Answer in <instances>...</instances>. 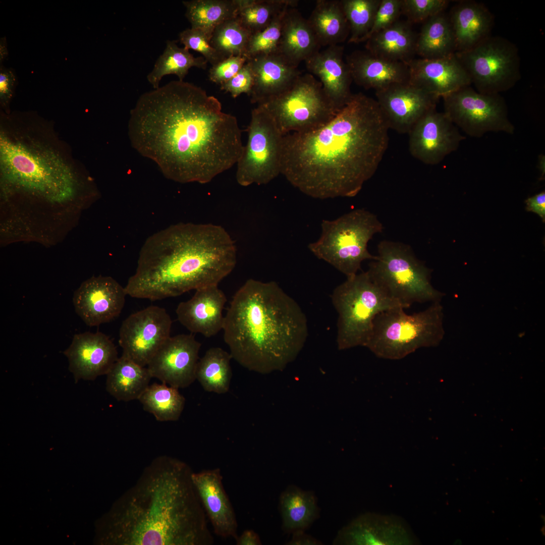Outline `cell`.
I'll list each match as a JSON object with an SVG mask.
<instances>
[{"label": "cell", "instance_id": "obj_52", "mask_svg": "<svg viewBox=\"0 0 545 545\" xmlns=\"http://www.w3.org/2000/svg\"><path fill=\"white\" fill-rule=\"evenodd\" d=\"M537 166L538 169L540 172L541 178L542 179L545 174V156L544 155L541 154L538 156Z\"/></svg>", "mask_w": 545, "mask_h": 545}, {"label": "cell", "instance_id": "obj_21", "mask_svg": "<svg viewBox=\"0 0 545 545\" xmlns=\"http://www.w3.org/2000/svg\"><path fill=\"white\" fill-rule=\"evenodd\" d=\"M411 531L400 519L366 513L338 532L333 544H406L414 542Z\"/></svg>", "mask_w": 545, "mask_h": 545}, {"label": "cell", "instance_id": "obj_22", "mask_svg": "<svg viewBox=\"0 0 545 545\" xmlns=\"http://www.w3.org/2000/svg\"><path fill=\"white\" fill-rule=\"evenodd\" d=\"M409 82L440 98L471 85L455 53L434 59H413L408 63Z\"/></svg>", "mask_w": 545, "mask_h": 545}, {"label": "cell", "instance_id": "obj_10", "mask_svg": "<svg viewBox=\"0 0 545 545\" xmlns=\"http://www.w3.org/2000/svg\"><path fill=\"white\" fill-rule=\"evenodd\" d=\"M377 249L367 271L390 297L405 308L416 302L440 301L443 295L431 285V270L408 245L384 240Z\"/></svg>", "mask_w": 545, "mask_h": 545}, {"label": "cell", "instance_id": "obj_4", "mask_svg": "<svg viewBox=\"0 0 545 545\" xmlns=\"http://www.w3.org/2000/svg\"><path fill=\"white\" fill-rule=\"evenodd\" d=\"M237 262L234 241L222 226L179 223L144 243L127 295L151 301L180 296L219 283Z\"/></svg>", "mask_w": 545, "mask_h": 545}, {"label": "cell", "instance_id": "obj_28", "mask_svg": "<svg viewBox=\"0 0 545 545\" xmlns=\"http://www.w3.org/2000/svg\"><path fill=\"white\" fill-rule=\"evenodd\" d=\"M448 17L455 38L456 53L469 50L491 35L494 18L482 3L462 1L452 8Z\"/></svg>", "mask_w": 545, "mask_h": 545}, {"label": "cell", "instance_id": "obj_27", "mask_svg": "<svg viewBox=\"0 0 545 545\" xmlns=\"http://www.w3.org/2000/svg\"><path fill=\"white\" fill-rule=\"evenodd\" d=\"M353 81L365 89L377 90L392 84L409 82L406 63L376 57L367 50H357L346 58Z\"/></svg>", "mask_w": 545, "mask_h": 545}, {"label": "cell", "instance_id": "obj_9", "mask_svg": "<svg viewBox=\"0 0 545 545\" xmlns=\"http://www.w3.org/2000/svg\"><path fill=\"white\" fill-rule=\"evenodd\" d=\"M321 226L320 238L308 248L347 278L357 274L363 260L376 258L368 252L367 244L383 226L373 213L357 209L335 220H323Z\"/></svg>", "mask_w": 545, "mask_h": 545}, {"label": "cell", "instance_id": "obj_30", "mask_svg": "<svg viewBox=\"0 0 545 545\" xmlns=\"http://www.w3.org/2000/svg\"><path fill=\"white\" fill-rule=\"evenodd\" d=\"M417 35L406 21L398 20L365 42L366 50L386 60L408 63L416 54Z\"/></svg>", "mask_w": 545, "mask_h": 545}, {"label": "cell", "instance_id": "obj_40", "mask_svg": "<svg viewBox=\"0 0 545 545\" xmlns=\"http://www.w3.org/2000/svg\"><path fill=\"white\" fill-rule=\"evenodd\" d=\"M251 33L236 17L227 20L213 31L210 44L224 58L244 56Z\"/></svg>", "mask_w": 545, "mask_h": 545}, {"label": "cell", "instance_id": "obj_43", "mask_svg": "<svg viewBox=\"0 0 545 545\" xmlns=\"http://www.w3.org/2000/svg\"><path fill=\"white\" fill-rule=\"evenodd\" d=\"M211 37L204 31L195 28H187L179 34V40L184 47L200 53L206 61L213 66L224 59L210 44Z\"/></svg>", "mask_w": 545, "mask_h": 545}, {"label": "cell", "instance_id": "obj_45", "mask_svg": "<svg viewBox=\"0 0 545 545\" xmlns=\"http://www.w3.org/2000/svg\"><path fill=\"white\" fill-rule=\"evenodd\" d=\"M401 14L402 0H381L371 29L360 42H365L373 34L393 25Z\"/></svg>", "mask_w": 545, "mask_h": 545}, {"label": "cell", "instance_id": "obj_7", "mask_svg": "<svg viewBox=\"0 0 545 545\" xmlns=\"http://www.w3.org/2000/svg\"><path fill=\"white\" fill-rule=\"evenodd\" d=\"M404 309L384 311L374 319L365 346L377 356L402 359L420 348L437 346L442 340L443 312L439 301L411 314L405 313Z\"/></svg>", "mask_w": 545, "mask_h": 545}, {"label": "cell", "instance_id": "obj_44", "mask_svg": "<svg viewBox=\"0 0 545 545\" xmlns=\"http://www.w3.org/2000/svg\"><path fill=\"white\" fill-rule=\"evenodd\" d=\"M447 0H402V14L410 23H419L443 13Z\"/></svg>", "mask_w": 545, "mask_h": 545}, {"label": "cell", "instance_id": "obj_37", "mask_svg": "<svg viewBox=\"0 0 545 545\" xmlns=\"http://www.w3.org/2000/svg\"><path fill=\"white\" fill-rule=\"evenodd\" d=\"M182 3L191 27L202 30L211 37L217 26L236 17L238 9L237 0H191Z\"/></svg>", "mask_w": 545, "mask_h": 545}, {"label": "cell", "instance_id": "obj_12", "mask_svg": "<svg viewBox=\"0 0 545 545\" xmlns=\"http://www.w3.org/2000/svg\"><path fill=\"white\" fill-rule=\"evenodd\" d=\"M479 92L500 94L521 78L516 45L507 38L490 35L471 49L455 53Z\"/></svg>", "mask_w": 545, "mask_h": 545}, {"label": "cell", "instance_id": "obj_14", "mask_svg": "<svg viewBox=\"0 0 545 545\" xmlns=\"http://www.w3.org/2000/svg\"><path fill=\"white\" fill-rule=\"evenodd\" d=\"M444 113L466 134L479 138L489 132L513 134L515 127L500 94H484L470 85L442 97Z\"/></svg>", "mask_w": 545, "mask_h": 545}, {"label": "cell", "instance_id": "obj_1", "mask_svg": "<svg viewBox=\"0 0 545 545\" xmlns=\"http://www.w3.org/2000/svg\"><path fill=\"white\" fill-rule=\"evenodd\" d=\"M128 135L134 148L181 183L210 182L237 164L244 146L237 118L219 100L179 80L139 97Z\"/></svg>", "mask_w": 545, "mask_h": 545}, {"label": "cell", "instance_id": "obj_20", "mask_svg": "<svg viewBox=\"0 0 545 545\" xmlns=\"http://www.w3.org/2000/svg\"><path fill=\"white\" fill-rule=\"evenodd\" d=\"M69 369L76 381L93 380L106 374L118 359V351L106 335L97 332L75 334L70 346L64 352Z\"/></svg>", "mask_w": 545, "mask_h": 545}, {"label": "cell", "instance_id": "obj_42", "mask_svg": "<svg viewBox=\"0 0 545 545\" xmlns=\"http://www.w3.org/2000/svg\"><path fill=\"white\" fill-rule=\"evenodd\" d=\"M289 7H292L286 8L265 29L251 34L244 55L247 61L257 56L278 52L283 20L285 12Z\"/></svg>", "mask_w": 545, "mask_h": 545}, {"label": "cell", "instance_id": "obj_29", "mask_svg": "<svg viewBox=\"0 0 545 545\" xmlns=\"http://www.w3.org/2000/svg\"><path fill=\"white\" fill-rule=\"evenodd\" d=\"M320 48L307 19L295 7L288 8L283 20L278 52L298 67Z\"/></svg>", "mask_w": 545, "mask_h": 545}, {"label": "cell", "instance_id": "obj_15", "mask_svg": "<svg viewBox=\"0 0 545 545\" xmlns=\"http://www.w3.org/2000/svg\"><path fill=\"white\" fill-rule=\"evenodd\" d=\"M172 320L166 310L149 306L127 317L119 331V344L122 356L147 366L171 336Z\"/></svg>", "mask_w": 545, "mask_h": 545}, {"label": "cell", "instance_id": "obj_25", "mask_svg": "<svg viewBox=\"0 0 545 545\" xmlns=\"http://www.w3.org/2000/svg\"><path fill=\"white\" fill-rule=\"evenodd\" d=\"M343 56L344 47L339 44L328 46L304 62L310 74L319 79L326 95L339 111L353 95L350 90L353 79Z\"/></svg>", "mask_w": 545, "mask_h": 545}, {"label": "cell", "instance_id": "obj_3", "mask_svg": "<svg viewBox=\"0 0 545 545\" xmlns=\"http://www.w3.org/2000/svg\"><path fill=\"white\" fill-rule=\"evenodd\" d=\"M193 472L177 458H154L115 503L105 539L115 545L213 544Z\"/></svg>", "mask_w": 545, "mask_h": 545}, {"label": "cell", "instance_id": "obj_49", "mask_svg": "<svg viewBox=\"0 0 545 545\" xmlns=\"http://www.w3.org/2000/svg\"><path fill=\"white\" fill-rule=\"evenodd\" d=\"M526 210L537 214L542 220H545V192L542 191L525 200Z\"/></svg>", "mask_w": 545, "mask_h": 545}, {"label": "cell", "instance_id": "obj_33", "mask_svg": "<svg viewBox=\"0 0 545 545\" xmlns=\"http://www.w3.org/2000/svg\"><path fill=\"white\" fill-rule=\"evenodd\" d=\"M307 20L321 47L339 45L350 35L341 1H316Z\"/></svg>", "mask_w": 545, "mask_h": 545}, {"label": "cell", "instance_id": "obj_17", "mask_svg": "<svg viewBox=\"0 0 545 545\" xmlns=\"http://www.w3.org/2000/svg\"><path fill=\"white\" fill-rule=\"evenodd\" d=\"M201 345L191 334L170 336L146 367L152 377L161 383L186 388L196 380Z\"/></svg>", "mask_w": 545, "mask_h": 545}, {"label": "cell", "instance_id": "obj_48", "mask_svg": "<svg viewBox=\"0 0 545 545\" xmlns=\"http://www.w3.org/2000/svg\"><path fill=\"white\" fill-rule=\"evenodd\" d=\"M16 81V78L13 71L4 67H1L0 97L3 103H7L10 99Z\"/></svg>", "mask_w": 545, "mask_h": 545}, {"label": "cell", "instance_id": "obj_41", "mask_svg": "<svg viewBox=\"0 0 545 545\" xmlns=\"http://www.w3.org/2000/svg\"><path fill=\"white\" fill-rule=\"evenodd\" d=\"M350 27L349 43H360L370 31L381 0H341Z\"/></svg>", "mask_w": 545, "mask_h": 545}, {"label": "cell", "instance_id": "obj_8", "mask_svg": "<svg viewBox=\"0 0 545 545\" xmlns=\"http://www.w3.org/2000/svg\"><path fill=\"white\" fill-rule=\"evenodd\" d=\"M338 314L337 342L340 349L365 346L373 320L379 313L402 305L390 297L367 271L347 278L331 295Z\"/></svg>", "mask_w": 545, "mask_h": 545}, {"label": "cell", "instance_id": "obj_46", "mask_svg": "<svg viewBox=\"0 0 545 545\" xmlns=\"http://www.w3.org/2000/svg\"><path fill=\"white\" fill-rule=\"evenodd\" d=\"M247 61L244 56L226 58L211 66L208 72L209 79L220 85L233 77Z\"/></svg>", "mask_w": 545, "mask_h": 545}, {"label": "cell", "instance_id": "obj_5", "mask_svg": "<svg viewBox=\"0 0 545 545\" xmlns=\"http://www.w3.org/2000/svg\"><path fill=\"white\" fill-rule=\"evenodd\" d=\"M223 331L232 358L260 373L282 369L308 335L307 317L298 303L276 282L252 279L233 296Z\"/></svg>", "mask_w": 545, "mask_h": 545}, {"label": "cell", "instance_id": "obj_23", "mask_svg": "<svg viewBox=\"0 0 545 545\" xmlns=\"http://www.w3.org/2000/svg\"><path fill=\"white\" fill-rule=\"evenodd\" d=\"M192 478L214 533L236 539L238 536V523L224 487L221 470L216 468L193 472Z\"/></svg>", "mask_w": 545, "mask_h": 545}, {"label": "cell", "instance_id": "obj_18", "mask_svg": "<svg viewBox=\"0 0 545 545\" xmlns=\"http://www.w3.org/2000/svg\"><path fill=\"white\" fill-rule=\"evenodd\" d=\"M376 101L389 129L408 134L425 114L436 108L439 97L409 82L375 90Z\"/></svg>", "mask_w": 545, "mask_h": 545}, {"label": "cell", "instance_id": "obj_16", "mask_svg": "<svg viewBox=\"0 0 545 545\" xmlns=\"http://www.w3.org/2000/svg\"><path fill=\"white\" fill-rule=\"evenodd\" d=\"M408 134L410 153L428 165L440 163L465 138L446 115L436 108L422 116Z\"/></svg>", "mask_w": 545, "mask_h": 545}, {"label": "cell", "instance_id": "obj_6", "mask_svg": "<svg viewBox=\"0 0 545 545\" xmlns=\"http://www.w3.org/2000/svg\"><path fill=\"white\" fill-rule=\"evenodd\" d=\"M0 147L6 182L51 203H63L72 197L76 182L73 173L52 151L4 135Z\"/></svg>", "mask_w": 545, "mask_h": 545}, {"label": "cell", "instance_id": "obj_50", "mask_svg": "<svg viewBox=\"0 0 545 545\" xmlns=\"http://www.w3.org/2000/svg\"><path fill=\"white\" fill-rule=\"evenodd\" d=\"M293 536L287 544L289 545H319L321 541L314 537L305 533V531H298L292 533Z\"/></svg>", "mask_w": 545, "mask_h": 545}, {"label": "cell", "instance_id": "obj_24", "mask_svg": "<svg viewBox=\"0 0 545 545\" xmlns=\"http://www.w3.org/2000/svg\"><path fill=\"white\" fill-rule=\"evenodd\" d=\"M217 286L196 290L192 298L177 306L178 321L191 333L209 338L223 330L227 298Z\"/></svg>", "mask_w": 545, "mask_h": 545}, {"label": "cell", "instance_id": "obj_32", "mask_svg": "<svg viewBox=\"0 0 545 545\" xmlns=\"http://www.w3.org/2000/svg\"><path fill=\"white\" fill-rule=\"evenodd\" d=\"M106 375V391L118 401L124 402L138 400L152 378L146 366L122 355Z\"/></svg>", "mask_w": 545, "mask_h": 545}, {"label": "cell", "instance_id": "obj_11", "mask_svg": "<svg viewBox=\"0 0 545 545\" xmlns=\"http://www.w3.org/2000/svg\"><path fill=\"white\" fill-rule=\"evenodd\" d=\"M257 105L266 111L283 135L318 129L339 111L310 73L301 74L286 91Z\"/></svg>", "mask_w": 545, "mask_h": 545}, {"label": "cell", "instance_id": "obj_39", "mask_svg": "<svg viewBox=\"0 0 545 545\" xmlns=\"http://www.w3.org/2000/svg\"><path fill=\"white\" fill-rule=\"evenodd\" d=\"M296 0H237L236 17L251 33L265 29L274 19L288 7H295Z\"/></svg>", "mask_w": 545, "mask_h": 545}, {"label": "cell", "instance_id": "obj_13", "mask_svg": "<svg viewBox=\"0 0 545 545\" xmlns=\"http://www.w3.org/2000/svg\"><path fill=\"white\" fill-rule=\"evenodd\" d=\"M248 139L236 164V180L244 187L266 184L281 173L284 136L260 105L251 111Z\"/></svg>", "mask_w": 545, "mask_h": 545}, {"label": "cell", "instance_id": "obj_51", "mask_svg": "<svg viewBox=\"0 0 545 545\" xmlns=\"http://www.w3.org/2000/svg\"><path fill=\"white\" fill-rule=\"evenodd\" d=\"M237 545H260L258 534L252 529H246L235 539Z\"/></svg>", "mask_w": 545, "mask_h": 545}, {"label": "cell", "instance_id": "obj_47", "mask_svg": "<svg viewBox=\"0 0 545 545\" xmlns=\"http://www.w3.org/2000/svg\"><path fill=\"white\" fill-rule=\"evenodd\" d=\"M253 85V73L249 63L247 61L233 77L220 85V88L230 93L233 98H236L242 93L249 95Z\"/></svg>", "mask_w": 545, "mask_h": 545}, {"label": "cell", "instance_id": "obj_34", "mask_svg": "<svg viewBox=\"0 0 545 545\" xmlns=\"http://www.w3.org/2000/svg\"><path fill=\"white\" fill-rule=\"evenodd\" d=\"M455 38L448 16L441 13L425 21L417 36L416 54L434 59L456 53Z\"/></svg>", "mask_w": 545, "mask_h": 545}, {"label": "cell", "instance_id": "obj_26", "mask_svg": "<svg viewBox=\"0 0 545 545\" xmlns=\"http://www.w3.org/2000/svg\"><path fill=\"white\" fill-rule=\"evenodd\" d=\"M253 75L252 103L261 104L288 89L301 74L298 67L278 52L247 61Z\"/></svg>", "mask_w": 545, "mask_h": 545}, {"label": "cell", "instance_id": "obj_35", "mask_svg": "<svg viewBox=\"0 0 545 545\" xmlns=\"http://www.w3.org/2000/svg\"><path fill=\"white\" fill-rule=\"evenodd\" d=\"M207 63L202 56L195 57L184 47H179L176 41L168 40L163 52L148 74L147 79L153 89H156L165 76L175 75L179 80L184 81L191 68L205 70Z\"/></svg>", "mask_w": 545, "mask_h": 545}, {"label": "cell", "instance_id": "obj_2", "mask_svg": "<svg viewBox=\"0 0 545 545\" xmlns=\"http://www.w3.org/2000/svg\"><path fill=\"white\" fill-rule=\"evenodd\" d=\"M389 129L376 100L353 94L322 126L284 136L281 174L313 198L354 197L382 160Z\"/></svg>", "mask_w": 545, "mask_h": 545}, {"label": "cell", "instance_id": "obj_19", "mask_svg": "<svg viewBox=\"0 0 545 545\" xmlns=\"http://www.w3.org/2000/svg\"><path fill=\"white\" fill-rule=\"evenodd\" d=\"M127 295L125 287L111 277L99 276L83 282L75 291V312L88 326H98L118 317Z\"/></svg>", "mask_w": 545, "mask_h": 545}, {"label": "cell", "instance_id": "obj_36", "mask_svg": "<svg viewBox=\"0 0 545 545\" xmlns=\"http://www.w3.org/2000/svg\"><path fill=\"white\" fill-rule=\"evenodd\" d=\"M230 353L220 347L206 351L198 362L196 379L208 392L222 394L230 389L232 377Z\"/></svg>", "mask_w": 545, "mask_h": 545}, {"label": "cell", "instance_id": "obj_38", "mask_svg": "<svg viewBox=\"0 0 545 545\" xmlns=\"http://www.w3.org/2000/svg\"><path fill=\"white\" fill-rule=\"evenodd\" d=\"M138 400L143 409L159 421L178 420L185 404L178 389L162 383L149 385Z\"/></svg>", "mask_w": 545, "mask_h": 545}, {"label": "cell", "instance_id": "obj_31", "mask_svg": "<svg viewBox=\"0 0 545 545\" xmlns=\"http://www.w3.org/2000/svg\"><path fill=\"white\" fill-rule=\"evenodd\" d=\"M279 509L282 527L287 533L305 531L319 516L314 493L294 485H289L280 495Z\"/></svg>", "mask_w": 545, "mask_h": 545}]
</instances>
